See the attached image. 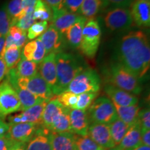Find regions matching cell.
<instances>
[{
	"label": "cell",
	"instance_id": "obj_1",
	"mask_svg": "<svg viewBox=\"0 0 150 150\" xmlns=\"http://www.w3.org/2000/svg\"><path fill=\"white\" fill-rule=\"evenodd\" d=\"M112 60L120 63L141 81L150 66L147 35L140 30L127 31L116 40Z\"/></svg>",
	"mask_w": 150,
	"mask_h": 150
},
{
	"label": "cell",
	"instance_id": "obj_2",
	"mask_svg": "<svg viewBox=\"0 0 150 150\" xmlns=\"http://www.w3.org/2000/svg\"><path fill=\"white\" fill-rule=\"evenodd\" d=\"M56 67L57 81L52 93L59 95L66 91L73 79L88 66L79 54L61 52L56 54Z\"/></svg>",
	"mask_w": 150,
	"mask_h": 150
},
{
	"label": "cell",
	"instance_id": "obj_3",
	"mask_svg": "<svg viewBox=\"0 0 150 150\" xmlns=\"http://www.w3.org/2000/svg\"><path fill=\"white\" fill-rule=\"evenodd\" d=\"M106 83L110 84L134 95L142 93L140 81L120 63L113 60L103 70Z\"/></svg>",
	"mask_w": 150,
	"mask_h": 150
},
{
	"label": "cell",
	"instance_id": "obj_4",
	"mask_svg": "<svg viewBox=\"0 0 150 150\" xmlns=\"http://www.w3.org/2000/svg\"><path fill=\"white\" fill-rule=\"evenodd\" d=\"M6 80L11 85L16 84L22 88L27 89L46 102H48L54 97L50 87L39 72L31 77L20 78L16 74V70L13 67L7 72Z\"/></svg>",
	"mask_w": 150,
	"mask_h": 150
},
{
	"label": "cell",
	"instance_id": "obj_5",
	"mask_svg": "<svg viewBox=\"0 0 150 150\" xmlns=\"http://www.w3.org/2000/svg\"><path fill=\"white\" fill-rule=\"evenodd\" d=\"M101 88V78L96 70L87 67L72 80L67 91L75 94L99 93Z\"/></svg>",
	"mask_w": 150,
	"mask_h": 150
},
{
	"label": "cell",
	"instance_id": "obj_6",
	"mask_svg": "<svg viewBox=\"0 0 150 150\" xmlns=\"http://www.w3.org/2000/svg\"><path fill=\"white\" fill-rule=\"evenodd\" d=\"M87 111L91 123L110 125L118 118L113 103L106 96L95 99Z\"/></svg>",
	"mask_w": 150,
	"mask_h": 150
},
{
	"label": "cell",
	"instance_id": "obj_7",
	"mask_svg": "<svg viewBox=\"0 0 150 150\" xmlns=\"http://www.w3.org/2000/svg\"><path fill=\"white\" fill-rule=\"evenodd\" d=\"M102 29L95 18L88 19L84 25L80 47L82 53L93 59L96 55L100 44Z\"/></svg>",
	"mask_w": 150,
	"mask_h": 150
},
{
	"label": "cell",
	"instance_id": "obj_8",
	"mask_svg": "<svg viewBox=\"0 0 150 150\" xmlns=\"http://www.w3.org/2000/svg\"><path fill=\"white\" fill-rule=\"evenodd\" d=\"M104 22L108 29L116 32L129 31L133 24L129 8L122 7H111L106 11Z\"/></svg>",
	"mask_w": 150,
	"mask_h": 150
},
{
	"label": "cell",
	"instance_id": "obj_9",
	"mask_svg": "<svg viewBox=\"0 0 150 150\" xmlns=\"http://www.w3.org/2000/svg\"><path fill=\"white\" fill-rule=\"evenodd\" d=\"M21 110V104L16 91L6 79L0 84V118Z\"/></svg>",
	"mask_w": 150,
	"mask_h": 150
},
{
	"label": "cell",
	"instance_id": "obj_10",
	"mask_svg": "<svg viewBox=\"0 0 150 150\" xmlns=\"http://www.w3.org/2000/svg\"><path fill=\"white\" fill-rule=\"evenodd\" d=\"M38 38L45 47L46 55L52 53L56 54L59 52H64L67 47L64 35L61 34L52 24Z\"/></svg>",
	"mask_w": 150,
	"mask_h": 150
},
{
	"label": "cell",
	"instance_id": "obj_11",
	"mask_svg": "<svg viewBox=\"0 0 150 150\" xmlns=\"http://www.w3.org/2000/svg\"><path fill=\"white\" fill-rule=\"evenodd\" d=\"M40 126L29 122L8 124V129L6 136L15 142L27 143L33 138Z\"/></svg>",
	"mask_w": 150,
	"mask_h": 150
},
{
	"label": "cell",
	"instance_id": "obj_12",
	"mask_svg": "<svg viewBox=\"0 0 150 150\" xmlns=\"http://www.w3.org/2000/svg\"><path fill=\"white\" fill-rule=\"evenodd\" d=\"M88 136L105 150L116 147L110 135L108 125L91 123L89 125Z\"/></svg>",
	"mask_w": 150,
	"mask_h": 150
},
{
	"label": "cell",
	"instance_id": "obj_13",
	"mask_svg": "<svg viewBox=\"0 0 150 150\" xmlns=\"http://www.w3.org/2000/svg\"><path fill=\"white\" fill-rule=\"evenodd\" d=\"M47 102H43L22 110L20 113L8 117V124H18L29 122L41 125L42 117L45 106Z\"/></svg>",
	"mask_w": 150,
	"mask_h": 150
},
{
	"label": "cell",
	"instance_id": "obj_14",
	"mask_svg": "<svg viewBox=\"0 0 150 150\" xmlns=\"http://www.w3.org/2000/svg\"><path fill=\"white\" fill-rule=\"evenodd\" d=\"M130 13L133 22L139 27L147 28L150 25L149 1L134 0L130 6Z\"/></svg>",
	"mask_w": 150,
	"mask_h": 150
},
{
	"label": "cell",
	"instance_id": "obj_15",
	"mask_svg": "<svg viewBox=\"0 0 150 150\" xmlns=\"http://www.w3.org/2000/svg\"><path fill=\"white\" fill-rule=\"evenodd\" d=\"M104 93L113 104L122 106H129L136 105L138 102V98L136 95L129 92L115 87V86L106 83L104 87Z\"/></svg>",
	"mask_w": 150,
	"mask_h": 150
},
{
	"label": "cell",
	"instance_id": "obj_16",
	"mask_svg": "<svg viewBox=\"0 0 150 150\" xmlns=\"http://www.w3.org/2000/svg\"><path fill=\"white\" fill-rule=\"evenodd\" d=\"M38 65L39 73L53 91L57 81L56 54L52 53L46 55Z\"/></svg>",
	"mask_w": 150,
	"mask_h": 150
},
{
	"label": "cell",
	"instance_id": "obj_17",
	"mask_svg": "<svg viewBox=\"0 0 150 150\" xmlns=\"http://www.w3.org/2000/svg\"><path fill=\"white\" fill-rule=\"evenodd\" d=\"M69 115L73 134L82 136H88L91 122L87 110L70 109Z\"/></svg>",
	"mask_w": 150,
	"mask_h": 150
},
{
	"label": "cell",
	"instance_id": "obj_18",
	"mask_svg": "<svg viewBox=\"0 0 150 150\" xmlns=\"http://www.w3.org/2000/svg\"><path fill=\"white\" fill-rule=\"evenodd\" d=\"M80 17L79 14L70 12L63 8L59 11H54L51 22L61 34L64 35L67 30L77 21Z\"/></svg>",
	"mask_w": 150,
	"mask_h": 150
},
{
	"label": "cell",
	"instance_id": "obj_19",
	"mask_svg": "<svg viewBox=\"0 0 150 150\" xmlns=\"http://www.w3.org/2000/svg\"><path fill=\"white\" fill-rule=\"evenodd\" d=\"M87 20L84 17L81 16L77 21L73 24L65 33L64 37L67 46L72 50H76L80 47L82 32Z\"/></svg>",
	"mask_w": 150,
	"mask_h": 150
},
{
	"label": "cell",
	"instance_id": "obj_20",
	"mask_svg": "<svg viewBox=\"0 0 150 150\" xmlns=\"http://www.w3.org/2000/svg\"><path fill=\"white\" fill-rule=\"evenodd\" d=\"M50 139L52 150H76L73 133L50 131Z\"/></svg>",
	"mask_w": 150,
	"mask_h": 150
},
{
	"label": "cell",
	"instance_id": "obj_21",
	"mask_svg": "<svg viewBox=\"0 0 150 150\" xmlns=\"http://www.w3.org/2000/svg\"><path fill=\"white\" fill-rule=\"evenodd\" d=\"M141 127L140 123L136 122L131 125L122 140L117 147L122 150H132L141 143Z\"/></svg>",
	"mask_w": 150,
	"mask_h": 150
},
{
	"label": "cell",
	"instance_id": "obj_22",
	"mask_svg": "<svg viewBox=\"0 0 150 150\" xmlns=\"http://www.w3.org/2000/svg\"><path fill=\"white\" fill-rule=\"evenodd\" d=\"M50 133V131L40 125L33 138L27 143V150H52Z\"/></svg>",
	"mask_w": 150,
	"mask_h": 150
},
{
	"label": "cell",
	"instance_id": "obj_23",
	"mask_svg": "<svg viewBox=\"0 0 150 150\" xmlns=\"http://www.w3.org/2000/svg\"><path fill=\"white\" fill-rule=\"evenodd\" d=\"M65 108L56 98L49 101L43 110L41 126L48 129L54 119L65 109Z\"/></svg>",
	"mask_w": 150,
	"mask_h": 150
},
{
	"label": "cell",
	"instance_id": "obj_24",
	"mask_svg": "<svg viewBox=\"0 0 150 150\" xmlns=\"http://www.w3.org/2000/svg\"><path fill=\"white\" fill-rule=\"evenodd\" d=\"M108 5L105 0H83L77 14L86 19L94 18Z\"/></svg>",
	"mask_w": 150,
	"mask_h": 150
},
{
	"label": "cell",
	"instance_id": "obj_25",
	"mask_svg": "<svg viewBox=\"0 0 150 150\" xmlns=\"http://www.w3.org/2000/svg\"><path fill=\"white\" fill-rule=\"evenodd\" d=\"M113 105L117 112V117L120 120L129 126L138 122V112L140 111V107L138 105L129 106H122L115 104Z\"/></svg>",
	"mask_w": 150,
	"mask_h": 150
},
{
	"label": "cell",
	"instance_id": "obj_26",
	"mask_svg": "<svg viewBox=\"0 0 150 150\" xmlns=\"http://www.w3.org/2000/svg\"><path fill=\"white\" fill-rule=\"evenodd\" d=\"M16 91L17 95H18V98L20 99V104H21V110H24L29 108L31 106H35L38 104H40L45 102L40 97H37L36 95H33L31 92L25 88H22L19 87L18 86L13 84L11 85Z\"/></svg>",
	"mask_w": 150,
	"mask_h": 150
},
{
	"label": "cell",
	"instance_id": "obj_27",
	"mask_svg": "<svg viewBox=\"0 0 150 150\" xmlns=\"http://www.w3.org/2000/svg\"><path fill=\"white\" fill-rule=\"evenodd\" d=\"M70 109L65 108L59 115L56 117L48 130L52 132H71L72 133L70 121Z\"/></svg>",
	"mask_w": 150,
	"mask_h": 150
},
{
	"label": "cell",
	"instance_id": "obj_28",
	"mask_svg": "<svg viewBox=\"0 0 150 150\" xmlns=\"http://www.w3.org/2000/svg\"><path fill=\"white\" fill-rule=\"evenodd\" d=\"M15 70L18 77L29 78L38 72V65L34 62L21 58Z\"/></svg>",
	"mask_w": 150,
	"mask_h": 150
},
{
	"label": "cell",
	"instance_id": "obj_29",
	"mask_svg": "<svg viewBox=\"0 0 150 150\" xmlns=\"http://www.w3.org/2000/svg\"><path fill=\"white\" fill-rule=\"evenodd\" d=\"M5 64L6 65L7 70L16 67L22 58V49L16 46L11 47L8 49L4 50L1 54Z\"/></svg>",
	"mask_w": 150,
	"mask_h": 150
},
{
	"label": "cell",
	"instance_id": "obj_30",
	"mask_svg": "<svg viewBox=\"0 0 150 150\" xmlns=\"http://www.w3.org/2000/svg\"><path fill=\"white\" fill-rule=\"evenodd\" d=\"M108 125H109L110 133L112 140L115 142V145L117 146L125 136L130 126L120 120L119 118Z\"/></svg>",
	"mask_w": 150,
	"mask_h": 150
},
{
	"label": "cell",
	"instance_id": "obj_31",
	"mask_svg": "<svg viewBox=\"0 0 150 150\" xmlns=\"http://www.w3.org/2000/svg\"><path fill=\"white\" fill-rule=\"evenodd\" d=\"M4 6L6 11L11 19V27L14 26L19 19L24 16L22 10V0H11Z\"/></svg>",
	"mask_w": 150,
	"mask_h": 150
},
{
	"label": "cell",
	"instance_id": "obj_32",
	"mask_svg": "<svg viewBox=\"0 0 150 150\" xmlns=\"http://www.w3.org/2000/svg\"><path fill=\"white\" fill-rule=\"evenodd\" d=\"M53 12L52 9L46 4L42 0H38L33 10V18L35 20L42 21H52Z\"/></svg>",
	"mask_w": 150,
	"mask_h": 150
},
{
	"label": "cell",
	"instance_id": "obj_33",
	"mask_svg": "<svg viewBox=\"0 0 150 150\" xmlns=\"http://www.w3.org/2000/svg\"><path fill=\"white\" fill-rule=\"evenodd\" d=\"M76 150H105L97 145L88 136H79L74 134Z\"/></svg>",
	"mask_w": 150,
	"mask_h": 150
},
{
	"label": "cell",
	"instance_id": "obj_34",
	"mask_svg": "<svg viewBox=\"0 0 150 150\" xmlns=\"http://www.w3.org/2000/svg\"><path fill=\"white\" fill-rule=\"evenodd\" d=\"M8 34L12 38L15 46L22 49L26 45L27 41V31H23L17 26H11Z\"/></svg>",
	"mask_w": 150,
	"mask_h": 150
},
{
	"label": "cell",
	"instance_id": "obj_35",
	"mask_svg": "<svg viewBox=\"0 0 150 150\" xmlns=\"http://www.w3.org/2000/svg\"><path fill=\"white\" fill-rule=\"evenodd\" d=\"M98 93H85L78 95L77 102L74 109L86 110L97 98Z\"/></svg>",
	"mask_w": 150,
	"mask_h": 150
},
{
	"label": "cell",
	"instance_id": "obj_36",
	"mask_svg": "<svg viewBox=\"0 0 150 150\" xmlns=\"http://www.w3.org/2000/svg\"><path fill=\"white\" fill-rule=\"evenodd\" d=\"M59 102L63 106L69 109H74L76 102H77L78 95L69 91H65L57 95Z\"/></svg>",
	"mask_w": 150,
	"mask_h": 150
},
{
	"label": "cell",
	"instance_id": "obj_37",
	"mask_svg": "<svg viewBox=\"0 0 150 150\" xmlns=\"http://www.w3.org/2000/svg\"><path fill=\"white\" fill-rule=\"evenodd\" d=\"M48 22L42 21L35 22L29 28L27 31V39L33 40L40 37L48 28Z\"/></svg>",
	"mask_w": 150,
	"mask_h": 150
},
{
	"label": "cell",
	"instance_id": "obj_38",
	"mask_svg": "<svg viewBox=\"0 0 150 150\" xmlns=\"http://www.w3.org/2000/svg\"><path fill=\"white\" fill-rule=\"evenodd\" d=\"M11 27V19L9 18L5 6L0 8V35L6 36Z\"/></svg>",
	"mask_w": 150,
	"mask_h": 150
},
{
	"label": "cell",
	"instance_id": "obj_39",
	"mask_svg": "<svg viewBox=\"0 0 150 150\" xmlns=\"http://www.w3.org/2000/svg\"><path fill=\"white\" fill-rule=\"evenodd\" d=\"M35 20L33 18V12L27 13L23 17L19 19L14 26H17L24 31H27L29 28L35 23Z\"/></svg>",
	"mask_w": 150,
	"mask_h": 150
},
{
	"label": "cell",
	"instance_id": "obj_40",
	"mask_svg": "<svg viewBox=\"0 0 150 150\" xmlns=\"http://www.w3.org/2000/svg\"><path fill=\"white\" fill-rule=\"evenodd\" d=\"M35 40V43H36V47H35V50L33 54L32 61L34 62L35 63L38 65L41 61H42V59H44L45 56H46V52H45V49L43 45L42 42H41L39 38H36Z\"/></svg>",
	"mask_w": 150,
	"mask_h": 150
},
{
	"label": "cell",
	"instance_id": "obj_41",
	"mask_svg": "<svg viewBox=\"0 0 150 150\" xmlns=\"http://www.w3.org/2000/svg\"><path fill=\"white\" fill-rule=\"evenodd\" d=\"M138 122L141 129H150V110L149 108L140 110L138 112Z\"/></svg>",
	"mask_w": 150,
	"mask_h": 150
},
{
	"label": "cell",
	"instance_id": "obj_42",
	"mask_svg": "<svg viewBox=\"0 0 150 150\" xmlns=\"http://www.w3.org/2000/svg\"><path fill=\"white\" fill-rule=\"evenodd\" d=\"M35 47H36V43L35 40L30 41L27 42L23 47V50H22V58L28 60V61H32L33 56L34 54Z\"/></svg>",
	"mask_w": 150,
	"mask_h": 150
},
{
	"label": "cell",
	"instance_id": "obj_43",
	"mask_svg": "<svg viewBox=\"0 0 150 150\" xmlns=\"http://www.w3.org/2000/svg\"><path fill=\"white\" fill-rule=\"evenodd\" d=\"M83 0H64V8L70 12L77 13Z\"/></svg>",
	"mask_w": 150,
	"mask_h": 150
},
{
	"label": "cell",
	"instance_id": "obj_44",
	"mask_svg": "<svg viewBox=\"0 0 150 150\" xmlns=\"http://www.w3.org/2000/svg\"><path fill=\"white\" fill-rule=\"evenodd\" d=\"M17 143L5 135L0 137V150H13Z\"/></svg>",
	"mask_w": 150,
	"mask_h": 150
},
{
	"label": "cell",
	"instance_id": "obj_45",
	"mask_svg": "<svg viewBox=\"0 0 150 150\" xmlns=\"http://www.w3.org/2000/svg\"><path fill=\"white\" fill-rule=\"evenodd\" d=\"M108 6L122 7V8H129L134 0H105Z\"/></svg>",
	"mask_w": 150,
	"mask_h": 150
},
{
	"label": "cell",
	"instance_id": "obj_46",
	"mask_svg": "<svg viewBox=\"0 0 150 150\" xmlns=\"http://www.w3.org/2000/svg\"><path fill=\"white\" fill-rule=\"evenodd\" d=\"M52 9V12L64 8V0H42Z\"/></svg>",
	"mask_w": 150,
	"mask_h": 150
},
{
	"label": "cell",
	"instance_id": "obj_47",
	"mask_svg": "<svg viewBox=\"0 0 150 150\" xmlns=\"http://www.w3.org/2000/svg\"><path fill=\"white\" fill-rule=\"evenodd\" d=\"M37 1L38 0H22V10H23L24 15L27 13L33 12Z\"/></svg>",
	"mask_w": 150,
	"mask_h": 150
},
{
	"label": "cell",
	"instance_id": "obj_48",
	"mask_svg": "<svg viewBox=\"0 0 150 150\" xmlns=\"http://www.w3.org/2000/svg\"><path fill=\"white\" fill-rule=\"evenodd\" d=\"M141 143L142 145L150 147V129H141Z\"/></svg>",
	"mask_w": 150,
	"mask_h": 150
},
{
	"label": "cell",
	"instance_id": "obj_49",
	"mask_svg": "<svg viewBox=\"0 0 150 150\" xmlns=\"http://www.w3.org/2000/svg\"><path fill=\"white\" fill-rule=\"evenodd\" d=\"M7 72H8V70H7L5 62L4 61L2 56L0 55V82L6 76Z\"/></svg>",
	"mask_w": 150,
	"mask_h": 150
},
{
	"label": "cell",
	"instance_id": "obj_50",
	"mask_svg": "<svg viewBox=\"0 0 150 150\" xmlns=\"http://www.w3.org/2000/svg\"><path fill=\"white\" fill-rule=\"evenodd\" d=\"M8 129V124L6 123L0 118V137L5 136Z\"/></svg>",
	"mask_w": 150,
	"mask_h": 150
},
{
	"label": "cell",
	"instance_id": "obj_51",
	"mask_svg": "<svg viewBox=\"0 0 150 150\" xmlns=\"http://www.w3.org/2000/svg\"><path fill=\"white\" fill-rule=\"evenodd\" d=\"M13 150H27V143L18 142Z\"/></svg>",
	"mask_w": 150,
	"mask_h": 150
},
{
	"label": "cell",
	"instance_id": "obj_52",
	"mask_svg": "<svg viewBox=\"0 0 150 150\" xmlns=\"http://www.w3.org/2000/svg\"><path fill=\"white\" fill-rule=\"evenodd\" d=\"M6 37L2 36V35H0V55H1V54L2 53L4 48Z\"/></svg>",
	"mask_w": 150,
	"mask_h": 150
},
{
	"label": "cell",
	"instance_id": "obj_53",
	"mask_svg": "<svg viewBox=\"0 0 150 150\" xmlns=\"http://www.w3.org/2000/svg\"><path fill=\"white\" fill-rule=\"evenodd\" d=\"M132 150H150V147H147V146L143 145H140L138 146V147L133 149Z\"/></svg>",
	"mask_w": 150,
	"mask_h": 150
},
{
	"label": "cell",
	"instance_id": "obj_54",
	"mask_svg": "<svg viewBox=\"0 0 150 150\" xmlns=\"http://www.w3.org/2000/svg\"><path fill=\"white\" fill-rule=\"evenodd\" d=\"M108 150H122V149H120L119 147H117V146H116V147H113V148H112V149H108Z\"/></svg>",
	"mask_w": 150,
	"mask_h": 150
},
{
	"label": "cell",
	"instance_id": "obj_55",
	"mask_svg": "<svg viewBox=\"0 0 150 150\" xmlns=\"http://www.w3.org/2000/svg\"><path fill=\"white\" fill-rule=\"evenodd\" d=\"M143 1H149L150 0H143Z\"/></svg>",
	"mask_w": 150,
	"mask_h": 150
}]
</instances>
